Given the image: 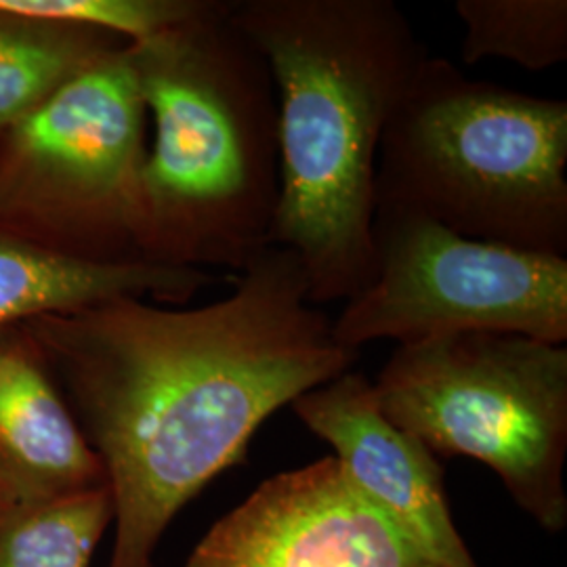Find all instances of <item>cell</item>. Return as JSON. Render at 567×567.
I'll use <instances>...</instances> for the list:
<instances>
[{
	"label": "cell",
	"mask_w": 567,
	"mask_h": 567,
	"mask_svg": "<svg viewBox=\"0 0 567 567\" xmlns=\"http://www.w3.org/2000/svg\"><path fill=\"white\" fill-rule=\"evenodd\" d=\"M215 282L217 278L204 269L61 259L0 227V326L121 297L185 305Z\"/></svg>",
	"instance_id": "8fae6325"
},
{
	"label": "cell",
	"mask_w": 567,
	"mask_h": 567,
	"mask_svg": "<svg viewBox=\"0 0 567 567\" xmlns=\"http://www.w3.org/2000/svg\"><path fill=\"white\" fill-rule=\"evenodd\" d=\"M154 140L142 177L143 264L243 274L280 198L278 91L231 0L128 44Z\"/></svg>",
	"instance_id": "3957f363"
},
{
	"label": "cell",
	"mask_w": 567,
	"mask_h": 567,
	"mask_svg": "<svg viewBox=\"0 0 567 567\" xmlns=\"http://www.w3.org/2000/svg\"><path fill=\"white\" fill-rule=\"evenodd\" d=\"M466 65L494 58L532 72L567 60L566 0H458Z\"/></svg>",
	"instance_id": "5bb4252c"
},
{
	"label": "cell",
	"mask_w": 567,
	"mask_h": 567,
	"mask_svg": "<svg viewBox=\"0 0 567 567\" xmlns=\"http://www.w3.org/2000/svg\"><path fill=\"white\" fill-rule=\"evenodd\" d=\"M25 326L102 458L116 522L107 567H154L168 524L243 465L265 421L360 358L334 339L299 259L278 246L217 303L121 297Z\"/></svg>",
	"instance_id": "6da1fadb"
},
{
	"label": "cell",
	"mask_w": 567,
	"mask_h": 567,
	"mask_svg": "<svg viewBox=\"0 0 567 567\" xmlns=\"http://www.w3.org/2000/svg\"><path fill=\"white\" fill-rule=\"evenodd\" d=\"M185 567H440L324 456L265 480Z\"/></svg>",
	"instance_id": "ba28073f"
},
{
	"label": "cell",
	"mask_w": 567,
	"mask_h": 567,
	"mask_svg": "<svg viewBox=\"0 0 567 567\" xmlns=\"http://www.w3.org/2000/svg\"><path fill=\"white\" fill-rule=\"evenodd\" d=\"M292 412L334 450L349 482L440 567H477L452 522L444 466L414 435L389 423L372 381L344 372L297 398Z\"/></svg>",
	"instance_id": "9c48e42d"
},
{
	"label": "cell",
	"mask_w": 567,
	"mask_h": 567,
	"mask_svg": "<svg viewBox=\"0 0 567 567\" xmlns=\"http://www.w3.org/2000/svg\"><path fill=\"white\" fill-rule=\"evenodd\" d=\"M124 44L97 28L28 16L0 0V131Z\"/></svg>",
	"instance_id": "7c38bea8"
},
{
	"label": "cell",
	"mask_w": 567,
	"mask_h": 567,
	"mask_svg": "<svg viewBox=\"0 0 567 567\" xmlns=\"http://www.w3.org/2000/svg\"><path fill=\"white\" fill-rule=\"evenodd\" d=\"M567 103L473 81L426 58L386 122L377 208L566 257Z\"/></svg>",
	"instance_id": "277c9868"
},
{
	"label": "cell",
	"mask_w": 567,
	"mask_h": 567,
	"mask_svg": "<svg viewBox=\"0 0 567 567\" xmlns=\"http://www.w3.org/2000/svg\"><path fill=\"white\" fill-rule=\"evenodd\" d=\"M7 7L49 20L110 32L128 44L150 41L194 20L210 0H2Z\"/></svg>",
	"instance_id": "9a60e30c"
},
{
	"label": "cell",
	"mask_w": 567,
	"mask_h": 567,
	"mask_svg": "<svg viewBox=\"0 0 567 567\" xmlns=\"http://www.w3.org/2000/svg\"><path fill=\"white\" fill-rule=\"evenodd\" d=\"M147 110L128 44L0 131V227L61 259L143 264Z\"/></svg>",
	"instance_id": "8992f818"
},
{
	"label": "cell",
	"mask_w": 567,
	"mask_h": 567,
	"mask_svg": "<svg viewBox=\"0 0 567 567\" xmlns=\"http://www.w3.org/2000/svg\"><path fill=\"white\" fill-rule=\"evenodd\" d=\"M386 421L437 458L492 468L548 534L567 526V347L456 332L398 344L372 381Z\"/></svg>",
	"instance_id": "5b68a950"
},
{
	"label": "cell",
	"mask_w": 567,
	"mask_h": 567,
	"mask_svg": "<svg viewBox=\"0 0 567 567\" xmlns=\"http://www.w3.org/2000/svg\"><path fill=\"white\" fill-rule=\"evenodd\" d=\"M112 522L110 486L39 503L0 501V567H89Z\"/></svg>",
	"instance_id": "4fadbf2b"
},
{
	"label": "cell",
	"mask_w": 567,
	"mask_h": 567,
	"mask_svg": "<svg viewBox=\"0 0 567 567\" xmlns=\"http://www.w3.org/2000/svg\"><path fill=\"white\" fill-rule=\"evenodd\" d=\"M231 21L278 91L269 244L299 259L309 303H347L377 274L379 147L426 44L393 0H231Z\"/></svg>",
	"instance_id": "7a4b0ae2"
},
{
	"label": "cell",
	"mask_w": 567,
	"mask_h": 567,
	"mask_svg": "<svg viewBox=\"0 0 567 567\" xmlns=\"http://www.w3.org/2000/svg\"><path fill=\"white\" fill-rule=\"evenodd\" d=\"M377 274L332 320L339 343H416L456 332L567 343V259L458 236L425 217L377 208Z\"/></svg>",
	"instance_id": "52a82bcc"
},
{
	"label": "cell",
	"mask_w": 567,
	"mask_h": 567,
	"mask_svg": "<svg viewBox=\"0 0 567 567\" xmlns=\"http://www.w3.org/2000/svg\"><path fill=\"white\" fill-rule=\"evenodd\" d=\"M107 486L55 372L25 322L0 326V501L39 503Z\"/></svg>",
	"instance_id": "30bf717a"
}]
</instances>
